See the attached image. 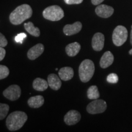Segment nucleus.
Listing matches in <instances>:
<instances>
[{
	"mask_svg": "<svg viewBox=\"0 0 132 132\" xmlns=\"http://www.w3.org/2000/svg\"><path fill=\"white\" fill-rule=\"evenodd\" d=\"M32 14V10L28 4H22L18 6L10 14L9 20L14 25L22 23L26 20L29 19Z\"/></svg>",
	"mask_w": 132,
	"mask_h": 132,
	"instance_id": "1",
	"label": "nucleus"
},
{
	"mask_svg": "<svg viewBox=\"0 0 132 132\" xmlns=\"http://www.w3.org/2000/svg\"><path fill=\"white\" fill-rule=\"evenodd\" d=\"M28 120V116L24 112L16 111L11 113L6 119V126L10 131H14L23 126Z\"/></svg>",
	"mask_w": 132,
	"mask_h": 132,
	"instance_id": "2",
	"label": "nucleus"
},
{
	"mask_svg": "<svg viewBox=\"0 0 132 132\" xmlns=\"http://www.w3.org/2000/svg\"><path fill=\"white\" fill-rule=\"evenodd\" d=\"M95 72V65L90 59H85L82 61L79 67V77L80 80L83 82L90 81Z\"/></svg>",
	"mask_w": 132,
	"mask_h": 132,
	"instance_id": "3",
	"label": "nucleus"
},
{
	"mask_svg": "<svg viewBox=\"0 0 132 132\" xmlns=\"http://www.w3.org/2000/svg\"><path fill=\"white\" fill-rule=\"evenodd\" d=\"M43 16L45 19L48 20L56 21L62 19L64 16L63 10L58 6H49L43 11Z\"/></svg>",
	"mask_w": 132,
	"mask_h": 132,
	"instance_id": "4",
	"label": "nucleus"
},
{
	"mask_svg": "<svg viewBox=\"0 0 132 132\" xmlns=\"http://www.w3.org/2000/svg\"><path fill=\"white\" fill-rule=\"evenodd\" d=\"M128 37V31L125 26L119 25L114 29L112 39L114 44L117 47L122 45Z\"/></svg>",
	"mask_w": 132,
	"mask_h": 132,
	"instance_id": "5",
	"label": "nucleus"
},
{
	"mask_svg": "<svg viewBox=\"0 0 132 132\" xmlns=\"http://www.w3.org/2000/svg\"><path fill=\"white\" fill-rule=\"evenodd\" d=\"M107 105L103 100L95 99L87 106V111L91 114L102 113L106 110Z\"/></svg>",
	"mask_w": 132,
	"mask_h": 132,
	"instance_id": "6",
	"label": "nucleus"
},
{
	"mask_svg": "<svg viewBox=\"0 0 132 132\" xmlns=\"http://www.w3.org/2000/svg\"><path fill=\"white\" fill-rule=\"evenodd\" d=\"M3 95L11 101L18 100L21 95L20 87L16 85L10 86L3 91Z\"/></svg>",
	"mask_w": 132,
	"mask_h": 132,
	"instance_id": "7",
	"label": "nucleus"
},
{
	"mask_svg": "<svg viewBox=\"0 0 132 132\" xmlns=\"http://www.w3.org/2000/svg\"><path fill=\"white\" fill-rule=\"evenodd\" d=\"M105 44V36L102 33L97 32L92 39V47L94 50L100 52L103 48Z\"/></svg>",
	"mask_w": 132,
	"mask_h": 132,
	"instance_id": "8",
	"label": "nucleus"
},
{
	"mask_svg": "<svg viewBox=\"0 0 132 132\" xmlns=\"http://www.w3.org/2000/svg\"><path fill=\"white\" fill-rule=\"evenodd\" d=\"M81 119V114L76 110H70L64 116V122L67 125H73L77 123Z\"/></svg>",
	"mask_w": 132,
	"mask_h": 132,
	"instance_id": "9",
	"label": "nucleus"
},
{
	"mask_svg": "<svg viewBox=\"0 0 132 132\" xmlns=\"http://www.w3.org/2000/svg\"><path fill=\"white\" fill-rule=\"evenodd\" d=\"M95 13L97 15L102 18L110 17L114 13V9L111 6L105 4L98 5L95 9Z\"/></svg>",
	"mask_w": 132,
	"mask_h": 132,
	"instance_id": "10",
	"label": "nucleus"
},
{
	"mask_svg": "<svg viewBox=\"0 0 132 132\" xmlns=\"http://www.w3.org/2000/svg\"><path fill=\"white\" fill-rule=\"evenodd\" d=\"M81 29V23L80 21H77L72 24H66L63 28V32L66 36H72L78 33Z\"/></svg>",
	"mask_w": 132,
	"mask_h": 132,
	"instance_id": "11",
	"label": "nucleus"
},
{
	"mask_svg": "<svg viewBox=\"0 0 132 132\" xmlns=\"http://www.w3.org/2000/svg\"><path fill=\"white\" fill-rule=\"evenodd\" d=\"M44 51V46L42 44H37L34 47L31 48L28 52V57L31 60L37 59L43 53Z\"/></svg>",
	"mask_w": 132,
	"mask_h": 132,
	"instance_id": "12",
	"label": "nucleus"
},
{
	"mask_svg": "<svg viewBox=\"0 0 132 132\" xmlns=\"http://www.w3.org/2000/svg\"><path fill=\"white\" fill-rule=\"evenodd\" d=\"M60 78L56 74L52 73L48 76V86L52 89L57 90L61 87V81Z\"/></svg>",
	"mask_w": 132,
	"mask_h": 132,
	"instance_id": "13",
	"label": "nucleus"
},
{
	"mask_svg": "<svg viewBox=\"0 0 132 132\" xmlns=\"http://www.w3.org/2000/svg\"><path fill=\"white\" fill-rule=\"evenodd\" d=\"M114 61V56L110 51L106 52L103 54L100 61V65L102 68L106 69L110 67Z\"/></svg>",
	"mask_w": 132,
	"mask_h": 132,
	"instance_id": "14",
	"label": "nucleus"
},
{
	"mask_svg": "<svg viewBox=\"0 0 132 132\" xmlns=\"http://www.w3.org/2000/svg\"><path fill=\"white\" fill-rule=\"evenodd\" d=\"M58 75L62 80L69 81L73 77L74 72L72 67H64L59 70Z\"/></svg>",
	"mask_w": 132,
	"mask_h": 132,
	"instance_id": "15",
	"label": "nucleus"
},
{
	"mask_svg": "<svg viewBox=\"0 0 132 132\" xmlns=\"http://www.w3.org/2000/svg\"><path fill=\"white\" fill-rule=\"evenodd\" d=\"M81 50V45L78 42H73L69 44L65 47V52L69 56H75Z\"/></svg>",
	"mask_w": 132,
	"mask_h": 132,
	"instance_id": "16",
	"label": "nucleus"
},
{
	"mask_svg": "<svg viewBox=\"0 0 132 132\" xmlns=\"http://www.w3.org/2000/svg\"><path fill=\"white\" fill-rule=\"evenodd\" d=\"M44 103V98L42 95L31 97L28 100V104L31 108H38L42 106Z\"/></svg>",
	"mask_w": 132,
	"mask_h": 132,
	"instance_id": "17",
	"label": "nucleus"
},
{
	"mask_svg": "<svg viewBox=\"0 0 132 132\" xmlns=\"http://www.w3.org/2000/svg\"><path fill=\"white\" fill-rule=\"evenodd\" d=\"M48 81L40 78H36L32 83L33 88L38 91H44L48 88Z\"/></svg>",
	"mask_w": 132,
	"mask_h": 132,
	"instance_id": "18",
	"label": "nucleus"
},
{
	"mask_svg": "<svg viewBox=\"0 0 132 132\" xmlns=\"http://www.w3.org/2000/svg\"><path fill=\"white\" fill-rule=\"evenodd\" d=\"M24 26L26 31L29 33L31 35L34 36V37H39V36L40 35V29L37 27H35L34 26V24L31 21L24 23Z\"/></svg>",
	"mask_w": 132,
	"mask_h": 132,
	"instance_id": "19",
	"label": "nucleus"
},
{
	"mask_svg": "<svg viewBox=\"0 0 132 132\" xmlns=\"http://www.w3.org/2000/svg\"><path fill=\"white\" fill-rule=\"evenodd\" d=\"M87 95L88 98L90 100H95L100 97V93L98 90V87L96 86H91L87 89Z\"/></svg>",
	"mask_w": 132,
	"mask_h": 132,
	"instance_id": "20",
	"label": "nucleus"
},
{
	"mask_svg": "<svg viewBox=\"0 0 132 132\" xmlns=\"http://www.w3.org/2000/svg\"><path fill=\"white\" fill-rule=\"evenodd\" d=\"M9 110V106L6 103H0V120H3L7 115Z\"/></svg>",
	"mask_w": 132,
	"mask_h": 132,
	"instance_id": "21",
	"label": "nucleus"
},
{
	"mask_svg": "<svg viewBox=\"0 0 132 132\" xmlns=\"http://www.w3.org/2000/svg\"><path fill=\"white\" fill-rule=\"evenodd\" d=\"M9 74V70L7 67L0 65V80L6 78Z\"/></svg>",
	"mask_w": 132,
	"mask_h": 132,
	"instance_id": "22",
	"label": "nucleus"
},
{
	"mask_svg": "<svg viewBox=\"0 0 132 132\" xmlns=\"http://www.w3.org/2000/svg\"><path fill=\"white\" fill-rule=\"evenodd\" d=\"M106 80L107 81L110 82V83H113V84L117 83L119 80L118 76L116 73H110V75H108V77H107Z\"/></svg>",
	"mask_w": 132,
	"mask_h": 132,
	"instance_id": "23",
	"label": "nucleus"
},
{
	"mask_svg": "<svg viewBox=\"0 0 132 132\" xmlns=\"http://www.w3.org/2000/svg\"><path fill=\"white\" fill-rule=\"evenodd\" d=\"M26 37V34L25 33H20L17 36L15 37V40L16 42L20 43V44H22L23 41L24 39Z\"/></svg>",
	"mask_w": 132,
	"mask_h": 132,
	"instance_id": "24",
	"label": "nucleus"
},
{
	"mask_svg": "<svg viewBox=\"0 0 132 132\" xmlns=\"http://www.w3.org/2000/svg\"><path fill=\"white\" fill-rule=\"evenodd\" d=\"M7 45V40L5 36L0 32V47H4Z\"/></svg>",
	"mask_w": 132,
	"mask_h": 132,
	"instance_id": "25",
	"label": "nucleus"
},
{
	"mask_svg": "<svg viewBox=\"0 0 132 132\" xmlns=\"http://www.w3.org/2000/svg\"><path fill=\"white\" fill-rule=\"evenodd\" d=\"M83 0H64L67 4H79L82 2Z\"/></svg>",
	"mask_w": 132,
	"mask_h": 132,
	"instance_id": "26",
	"label": "nucleus"
},
{
	"mask_svg": "<svg viewBox=\"0 0 132 132\" xmlns=\"http://www.w3.org/2000/svg\"><path fill=\"white\" fill-rule=\"evenodd\" d=\"M6 55V50L3 47H0V61L3 60Z\"/></svg>",
	"mask_w": 132,
	"mask_h": 132,
	"instance_id": "27",
	"label": "nucleus"
},
{
	"mask_svg": "<svg viewBox=\"0 0 132 132\" xmlns=\"http://www.w3.org/2000/svg\"><path fill=\"white\" fill-rule=\"evenodd\" d=\"M104 0H91V2L94 5H99L103 2Z\"/></svg>",
	"mask_w": 132,
	"mask_h": 132,
	"instance_id": "28",
	"label": "nucleus"
},
{
	"mask_svg": "<svg viewBox=\"0 0 132 132\" xmlns=\"http://www.w3.org/2000/svg\"><path fill=\"white\" fill-rule=\"evenodd\" d=\"M130 43L132 45V29L131 30V34H130Z\"/></svg>",
	"mask_w": 132,
	"mask_h": 132,
	"instance_id": "29",
	"label": "nucleus"
},
{
	"mask_svg": "<svg viewBox=\"0 0 132 132\" xmlns=\"http://www.w3.org/2000/svg\"><path fill=\"white\" fill-rule=\"evenodd\" d=\"M129 54H130V55H132V49H131V50H130Z\"/></svg>",
	"mask_w": 132,
	"mask_h": 132,
	"instance_id": "30",
	"label": "nucleus"
},
{
	"mask_svg": "<svg viewBox=\"0 0 132 132\" xmlns=\"http://www.w3.org/2000/svg\"><path fill=\"white\" fill-rule=\"evenodd\" d=\"M131 29H132V25H131Z\"/></svg>",
	"mask_w": 132,
	"mask_h": 132,
	"instance_id": "31",
	"label": "nucleus"
}]
</instances>
